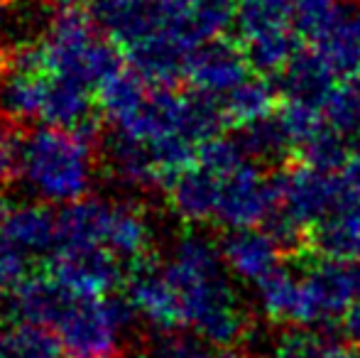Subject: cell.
Instances as JSON below:
<instances>
[{"label": "cell", "instance_id": "1", "mask_svg": "<svg viewBox=\"0 0 360 358\" xmlns=\"http://www.w3.org/2000/svg\"><path fill=\"white\" fill-rule=\"evenodd\" d=\"M174 292L181 329L216 351L236 349L250 334V319L223 263L221 248L199 234H186L160 265Z\"/></svg>", "mask_w": 360, "mask_h": 358}, {"label": "cell", "instance_id": "2", "mask_svg": "<svg viewBox=\"0 0 360 358\" xmlns=\"http://www.w3.org/2000/svg\"><path fill=\"white\" fill-rule=\"evenodd\" d=\"M94 170L91 133L42 125L25 135L20 145L18 179L39 201L76 204L86 199Z\"/></svg>", "mask_w": 360, "mask_h": 358}, {"label": "cell", "instance_id": "3", "mask_svg": "<svg viewBox=\"0 0 360 358\" xmlns=\"http://www.w3.org/2000/svg\"><path fill=\"white\" fill-rule=\"evenodd\" d=\"M34 54L47 74L86 89L101 87L123 69L118 47L79 8H62L49 18Z\"/></svg>", "mask_w": 360, "mask_h": 358}, {"label": "cell", "instance_id": "4", "mask_svg": "<svg viewBox=\"0 0 360 358\" xmlns=\"http://www.w3.org/2000/svg\"><path fill=\"white\" fill-rule=\"evenodd\" d=\"M59 219L57 248H96L133 270L147 260L152 226L140 206L108 199H81L69 204Z\"/></svg>", "mask_w": 360, "mask_h": 358}, {"label": "cell", "instance_id": "5", "mask_svg": "<svg viewBox=\"0 0 360 358\" xmlns=\"http://www.w3.org/2000/svg\"><path fill=\"white\" fill-rule=\"evenodd\" d=\"M133 314V307L115 297L69 295L52 331L69 358H118Z\"/></svg>", "mask_w": 360, "mask_h": 358}, {"label": "cell", "instance_id": "6", "mask_svg": "<svg viewBox=\"0 0 360 358\" xmlns=\"http://www.w3.org/2000/svg\"><path fill=\"white\" fill-rule=\"evenodd\" d=\"M280 206L277 214L292 221L302 231L319 229L336 211L356 201L341 174L319 172L307 165H297L275 174Z\"/></svg>", "mask_w": 360, "mask_h": 358}, {"label": "cell", "instance_id": "7", "mask_svg": "<svg viewBox=\"0 0 360 358\" xmlns=\"http://www.w3.org/2000/svg\"><path fill=\"white\" fill-rule=\"evenodd\" d=\"M280 206L277 179L265 177L252 160L221 179L216 221L231 231L260 229L275 216Z\"/></svg>", "mask_w": 360, "mask_h": 358}, {"label": "cell", "instance_id": "8", "mask_svg": "<svg viewBox=\"0 0 360 358\" xmlns=\"http://www.w3.org/2000/svg\"><path fill=\"white\" fill-rule=\"evenodd\" d=\"M49 275L74 297H108L123 282L125 265L105 250L57 248Z\"/></svg>", "mask_w": 360, "mask_h": 358}, {"label": "cell", "instance_id": "9", "mask_svg": "<svg viewBox=\"0 0 360 358\" xmlns=\"http://www.w3.org/2000/svg\"><path fill=\"white\" fill-rule=\"evenodd\" d=\"M184 79L196 94L223 101L243 82L250 79V62L240 44L214 39L189 54Z\"/></svg>", "mask_w": 360, "mask_h": 358}, {"label": "cell", "instance_id": "10", "mask_svg": "<svg viewBox=\"0 0 360 358\" xmlns=\"http://www.w3.org/2000/svg\"><path fill=\"white\" fill-rule=\"evenodd\" d=\"M285 250L267 229L231 231L221 243V255L228 272L248 285H257L280 268Z\"/></svg>", "mask_w": 360, "mask_h": 358}, {"label": "cell", "instance_id": "11", "mask_svg": "<svg viewBox=\"0 0 360 358\" xmlns=\"http://www.w3.org/2000/svg\"><path fill=\"white\" fill-rule=\"evenodd\" d=\"M128 295V305L152 329L162 331V334H172V331L181 329L174 292H172L160 265L143 263L130 272Z\"/></svg>", "mask_w": 360, "mask_h": 358}, {"label": "cell", "instance_id": "12", "mask_svg": "<svg viewBox=\"0 0 360 358\" xmlns=\"http://www.w3.org/2000/svg\"><path fill=\"white\" fill-rule=\"evenodd\" d=\"M0 229L32 258L57 250L59 219H54L42 204H34V201L3 204L0 206Z\"/></svg>", "mask_w": 360, "mask_h": 358}, {"label": "cell", "instance_id": "13", "mask_svg": "<svg viewBox=\"0 0 360 358\" xmlns=\"http://www.w3.org/2000/svg\"><path fill=\"white\" fill-rule=\"evenodd\" d=\"M336 84L338 74L323 59V54L314 47L302 49L289 62V67L280 74V87L277 89L285 96V101L314 106V108L323 110V103H326L328 94H331Z\"/></svg>", "mask_w": 360, "mask_h": 358}, {"label": "cell", "instance_id": "14", "mask_svg": "<svg viewBox=\"0 0 360 358\" xmlns=\"http://www.w3.org/2000/svg\"><path fill=\"white\" fill-rule=\"evenodd\" d=\"M169 196L172 211L181 221L189 224H204V221H216L218 196H221V177L211 174L201 165H191L181 174H176L169 184L165 186Z\"/></svg>", "mask_w": 360, "mask_h": 358}, {"label": "cell", "instance_id": "15", "mask_svg": "<svg viewBox=\"0 0 360 358\" xmlns=\"http://www.w3.org/2000/svg\"><path fill=\"white\" fill-rule=\"evenodd\" d=\"M108 165L115 181L135 191H145L152 186H165L152 150L143 143H135L123 135H110L108 140Z\"/></svg>", "mask_w": 360, "mask_h": 358}, {"label": "cell", "instance_id": "16", "mask_svg": "<svg viewBox=\"0 0 360 358\" xmlns=\"http://www.w3.org/2000/svg\"><path fill=\"white\" fill-rule=\"evenodd\" d=\"M236 30L243 44L297 30L294 27V0H238Z\"/></svg>", "mask_w": 360, "mask_h": 358}, {"label": "cell", "instance_id": "17", "mask_svg": "<svg viewBox=\"0 0 360 358\" xmlns=\"http://www.w3.org/2000/svg\"><path fill=\"white\" fill-rule=\"evenodd\" d=\"M311 243L323 258L360 260V201H351L314 229Z\"/></svg>", "mask_w": 360, "mask_h": 358}, {"label": "cell", "instance_id": "18", "mask_svg": "<svg viewBox=\"0 0 360 358\" xmlns=\"http://www.w3.org/2000/svg\"><path fill=\"white\" fill-rule=\"evenodd\" d=\"M257 307L272 321L297 326L299 305H302V275L280 265L275 272L255 285Z\"/></svg>", "mask_w": 360, "mask_h": 358}, {"label": "cell", "instance_id": "19", "mask_svg": "<svg viewBox=\"0 0 360 358\" xmlns=\"http://www.w3.org/2000/svg\"><path fill=\"white\" fill-rule=\"evenodd\" d=\"M277 94H280V89L267 82L265 77H250L233 94H228L221 101V106L231 123L248 128V125L270 118L277 103Z\"/></svg>", "mask_w": 360, "mask_h": 358}, {"label": "cell", "instance_id": "20", "mask_svg": "<svg viewBox=\"0 0 360 358\" xmlns=\"http://www.w3.org/2000/svg\"><path fill=\"white\" fill-rule=\"evenodd\" d=\"M0 358H69L52 329L15 321L0 334Z\"/></svg>", "mask_w": 360, "mask_h": 358}, {"label": "cell", "instance_id": "21", "mask_svg": "<svg viewBox=\"0 0 360 358\" xmlns=\"http://www.w3.org/2000/svg\"><path fill=\"white\" fill-rule=\"evenodd\" d=\"M245 57L250 62V69L257 77H270V74H282L289 67L299 49V32L289 30V32L272 34V37L255 39L250 44H243Z\"/></svg>", "mask_w": 360, "mask_h": 358}, {"label": "cell", "instance_id": "22", "mask_svg": "<svg viewBox=\"0 0 360 358\" xmlns=\"http://www.w3.org/2000/svg\"><path fill=\"white\" fill-rule=\"evenodd\" d=\"M323 120L343 138H360V74L343 77L323 103Z\"/></svg>", "mask_w": 360, "mask_h": 358}, {"label": "cell", "instance_id": "23", "mask_svg": "<svg viewBox=\"0 0 360 358\" xmlns=\"http://www.w3.org/2000/svg\"><path fill=\"white\" fill-rule=\"evenodd\" d=\"M302 155L307 167H314L319 172H328V174H341L343 170L351 162V150H348V143L341 133L331 128V125H323L316 135H314L309 143H304L302 148L297 150Z\"/></svg>", "mask_w": 360, "mask_h": 358}, {"label": "cell", "instance_id": "24", "mask_svg": "<svg viewBox=\"0 0 360 358\" xmlns=\"http://www.w3.org/2000/svg\"><path fill=\"white\" fill-rule=\"evenodd\" d=\"M243 150H245L248 158L255 162H275V160L285 158V155L292 150V143H289L287 133L282 130L277 115H270V118L260 120V123H252L248 128H243V133L238 135Z\"/></svg>", "mask_w": 360, "mask_h": 358}, {"label": "cell", "instance_id": "25", "mask_svg": "<svg viewBox=\"0 0 360 358\" xmlns=\"http://www.w3.org/2000/svg\"><path fill=\"white\" fill-rule=\"evenodd\" d=\"M346 8L343 0H294V27L302 37L319 44L341 20Z\"/></svg>", "mask_w": 360, "mask_h": 358}, {"label": "cell", "instance_id": "26", "mask_svg": "<svg viewBox=\"0 0 360 358\" xmlns=\"http://www.w3.org/2000/svg\"><path fill=\"white\" fill-rule=\"evenodd\" d=\"M277 120H280L282 130L287 133L289 143H292V150H299L304 143H309V140L326 125L321 108L294 103V101H285V103H282L280 113H277Z\"/></svg>", "mask_w": 360, "mask_h": 358}, {"label": "cell", "instance_id": "27", "mask_svg": "<svg viewBox=\"0 0 360 358\" xmlns=\"http://www.w3.org/2000/svg\"><path fill=\"white\" fill-rule=\"evenodd\" d=\"M250 158H248L245 150H243L240 140L223 138V135L204 143L199 148V153H196V165H201V167L209 170L211 174H216V177H221V179L228 177L231 172H236Z\"/></svg>", "mask_w": 360, "mask_h": 358}, {"label": "cell", "instance_id": "28", "mask_svg": "<svg viewBox=\"0 0 360 358\" xmlns=\"http://www.w3.org/2000/svg\"><path fill=\"white\" fill-rule=\"evenodd\" d=\"M326 344L309 326H287L267 344V358H321Z\"/></svg>", "mask_w": 360, "mask_h": 358}, {"label": "cell", "instance_id": "29", "mask_svg": "<svg viewBox=\"0 0 360 358\" xmlns=\"http://www.w3.org/2000/svg\"><path fill=\"white\" fill-rule=\"evenodd\" d=\"M32 255L22 250L3 229H0V292H15L25 280H30Z\"/></svg>", "mask_w": 360, "mask_h": 358}, {"label": "cell", "instance_id": "30", "mask_svg": "<svg viewBox=\"0 0 360 358\" xmlns=\"http://www.w3.org/2000/svg\"><path fill=\"white\" fill-rule=\"evenodd\" d=\"M135 358H221V351H214V346L204 344L201 339L165 336L150 341Z\"/></svg>", "mask_w": 360, "mask_h": 358}, {"label": "cell", "instance_id": "31", "mask_svg": "<svg viewBox=\"0 0 360 358\" xmlns=\"http://www.w3.org/2000/svg\"><path fill=\"white\" fill-rule=\"evenodd\" d=\"M20 145L22 138L15 133L13 123L0 118V179L18 177V160H20Z\"/></svg>", "mask_w": 360, "mask_h": 358}, {"label": "cell", "instance_id": "32", "mask_svg": "<svg viewBox=\"0 0 360 358\" xmlns=\"http://www.w3.org/2000/svg\"><path fill=\"white\" fill-rule=\"evenodd\" d=\"M343 331H346L348 341L360 346V305L348 309V314L343 317Z\"/></svg>", "mask_w": 360, "mask_h": 358}, {"label": "cell", "instance_id": "33", "mask_svg": "<svg viewBox=\"0 0 360 358\" xmlns=\"http://www.w3.org/2000/svg\"><path fill=\"white\" fill-rule=\"evenodd\" d=\"M321 358H360V351L356 349V346L338 344V341H333V344H326Z\"/></svg>", "mask_w": 360, "mask_h": 358}, {"label": "cell", "instance_id": "34", "mask_svg": "<svg viewBox=\"0 0 360 358\" xmlns=\"http://www.w3.org/2000/svg\"><path fill=\"white\" fill-rule=\"evenodd\" d=\"M8 23H10V5L8 0H0V32L8 27Z\"/></svg>", "mask_w": 360, "mask_h": 358}, {"label": "cell", "instance_id": "35", "mask_svg": "<svg viewBox=\"0 0 360 358\" xmlns=\"http://www.w3.org/2000/svg\"><path fill=\"white\" fill-rule=\"evenodd\" d=\"M62 3L64 8H79V5H86V3H96V0H57Z\"/></svg>", "mask_w": 360, "mask_h": 358}, {"label": "cell", "instance_id": "36", "mask_svg": "<svg viewBox=\"0 0 360 358\" xmlns=\"http://www.w3.org/2000/svg\"><path fill=\"white\" fill-rule=\"evenodd\" d=\"M358 155H360V138H358Z\"/></svg>", "mask_w": 360, "mask_h": 358}]
</instances>
